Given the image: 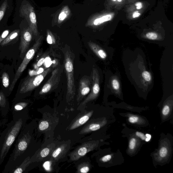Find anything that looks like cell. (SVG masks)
Instances as JSON below:
<instances>
[{"label": "cell", "mask_w": 173, "mask_h": 173, "mask_svg": "<svg viewBox=\"0 0 173 173\" xmlns=\"http://www.w3.org/2000/svg\"><path fill=\"white\" fill-rule=\"evenodd\" d=\"M9 31L8 30H5L0 36V45L3 42L7 37L9 34Z\"/></svg>", "instance_id": "cell-29"}, {"label": "cell", "mask_w": 173, "mask_h": 173, "mask_svg": "<svg viewBox=\"0 0 173 173\" xmlns=\"http://www.w3.org/2000/svg\"><path fill=\"white\" fill-rule=\"evenodd\" d=\"M90 170L89 164L87 163H82L78 166V172L81 173H87Z\"/></svg>", "instance_id": "cell-22"}, {"label": "cell", "mask_w": 173, "mask_h": 173, "mask_svg": "<svg viewBox=\"0 0 173 173\" xmlns=\"http://www.w3.org/2000/svg\"><path fill=\"white\" fill-rule=\"evenodd\" d=\"M96 146V144L92 142H87L82 144L70 154L71 160H78L84 156L88 153L93 150Z\"/></svg>", "instance_id": "cell-9"}, {"label": "cell", "mask_w": 173, "mask_h": 173, "mask_svg": "<svg viewBox=\"0 0 173 173\" xmlns=\"http://www.w3.org/2000/svg\"><path fill=\"white\" fill-rule=\"evenodd\" d=\"M47 42L50 44H54L56 42L54 36L49 30H47Z\"/></svg>", "instance_id": "cell-23"}, {"label": "cell", "mask_w": 173, "mask_h": 173, "mask_svg": "<svg viewBox=\"0 0 173 173\" xmlns=\"http://www.w3.org/2000/svg\"><path fill=\"white\" fill-rule=\"evenodd\" d=\"M66 144H62L56 148L52 153L51 159L56 161L62 158L66 152Z\"/></svg>", "instance_id": "cell-14"}, {"label": "cell", "mask_w": 173, "mask_h": 173, "mask_svg": "<svg viewBox=\"0 0 173 173\" xmlns=\"http://www.w3.org/2000/svg\"><path fill=\"white\" fill-rule=\"evenodd\" d=\"M20 12L22 16L25 17L29 25L33 34L38 35V31L37 27L36 16L34 8L28 2L23 4L21 6Z\"/></svg>", "instance_id": "cell-6"}, {"label": "cell", "mask_w": 173, "mask_h": 173, "mask_svg": "<svg viewBox=\"0 0 173 173\" xmlns=\"http://www.w3.org/2000/svg\"><path fill=\"white\" fill-rule=\"evenodd\" d=\"M29 104V102L26 101H16L13 105L11 109L12 113L20 112L27 109V107Z\"/></svg>", "instance_id": "cell-15"}, {"label": "cell", "mask_w": 173, "mask_h": 173, "mask_svg": "<svg viewBox=\"0 0 173 173\" xmlns=\"http://www.w3.org/2000/svg\"><path fill=\"white\" fill-rule=\"evenodd\" d=\"M168 153L167 148L165 147H163L160 150L159 154L160 156L162 157H165Z\"/></svg>", "instance_id": "cell-31"}, {"label": "cell", "mask_w": 173, "mask_h": 173, "mask_svg": "<svg viewBox=\"0 0 173 173\" xmlns=\"http://www.w3.org/2000/svg\"><path fill=\"white\" fill-rule=\"evenodd\" d=\"M8 5L7 1L5 0L2 4L1 7H0V21L3 18L4 15L5 14L6 10L7 9Z\"/></svg>", "instance_id": "cell-25"}, {"label": "cell", "mask_w": 173, "mask_h": 173, "mask_svg": "<svg viewBox=\"0 0 173 173\" xmlns=\"http://www.w3.org/2000/svg\"><path fill=\"white\" fill-rule=\"evenodd\" d=\"M112 18V17L111 15H104L101 17L95 19L93 22L94 25H100L105 22L110 20Z\"/></svg>", "instance_id": "cell-21"}, {"label": "cell", "mask_w": 173, "mask_h": 173, "mask_svg": "<svg viewBox=\"0 0 173 173\" xmlns=\"http://www.w3.org/2000/svg\"><path fill=\"white\" fill-rule=\"evenodd\" d=\"M51 164L50 163V162L48 161L46 162L44 164V167L45 168L46 170L49 171L50 170V168H51Z\"/></svg>", "instance_id": "cell-38"}, {"label": "cell", "mask_w": 173, "mask_h": 173, "mask_svg": "<svg viewBox=\"0 0 173 173\" xmlns=\"http://www.w3.org/2000/svg\"><path fill=\"white\" fill-rule=\"evenodd\" d=\"M142 77L144 80L147 81H150L151 79V76L150 74L148 72L145 71L142 74Z\"/></svg>", "instance_id": "cell-30"}, {"label": "cell", "mask_w": 173, "mask_h": 173, "mask_svg": "<svg viewBox=\"0 0 173 173\" xmlns=\"http://www.w3.org/2000/svg\"><path fill=\"white\" fill-rule=\"evenodd\" d=\"M136 139L135 138H132L130 140L129 144V148L130 149L133 150L136 145Z\"/></svg>", "instance_id": "cell-32"}, {"label": "cell", "mask_w": 173, "mask_h": 173, "mask_svg": "<svg viewBox=\"0 0 173 173\" xmlns=\"http://www.w3.org/2000/svg\"><path fill=\"white\" fill-rule=\"evenodd\" d=\"M20 30L17 29L13 31L2 42L1 45L2 46H4L7 44L8 43L10 42L14 39L17 38L18 36Z\"/></svg>", "instance_id": "cell-19"}, {"label": "cell", "mask_w": 173, "mask_h": 173, "mask_svg": "<svg viewBox=\"0 0 173 173\" xmlns=\"http://www.w3.org/2000/svg\"><path fill=\"white\" fill-rule=\"evenodd\" d=\"M2 80L4 86L5 88L8 87L9 85V77L7 73L4 72L3 73Z\"/></svg>", "instance_id": "cell-26"}, {"label": "cell", "mask_w": 173, "mask_h": 173, "mask_svg": "<svg viewBox=\"0 0 173 173\" xmlns=\"http://www.w3.org/2000/svg\"><path fill=\"white\" fill-rule=\"evenodd\" d=\"M129 121L130 123L134 124L137 123L139 120V118L135 116H131L129 118Z\"/></svg>", "instance_id": "cell-33"}, {"label": "cell", "mask_w": 173, "mask_h": 173, "mask_svg": "<svg viewBox=\"0 0 173 173\" xmlns=\"http://www.w3.org/2000/svg\"><path fill=\"white\" fill-rule=\"evenodd\" d=\"M147 38L150 40H154L157 38V35L155 33L149 32L146 34Z\"/></svg>", "instance_id": "cell-28"}, {"label": "cell", "mask_w": 173, "mask_h": 173, "mask_svg": "<svg viewBox=\"0 0 173 173\" xmlns=\"http://www.w3.org/2000/svg\"><path fill=\"white\" fill-rule=\"evenodd\" d=\"M91 83L89 77L83 76L79 83L78 94L77 96V102H79L82 100L90 91Z\"/></svg>", "instance_id": "cell-10"}, {"label": "cell", "mask_w": 173, "mask_h": 173, "mask_svg": "<svg viewBox=\"0 0 173 173\" xmlns=\"http://www.w3.org/2000/svg\"><path fill=\"white\" fill-rule=\"evenodd\" d=\"M140 15H141V14L137 11H136L133 13V18H137V17H139Z\"/></svg>", "instance_id": "cell-40"}, {"label": "cell", "mask_w": 173, "mask_h": 173, "mask_svg": "<svg viewBox=\"0 0 173 173\" xmlns=\"http://www.w3.org/2000/svg\"><path fill=\"white\" fill-rule=\"evenodd\" d=\"M32 124H26L20 133L16 141L14 148L3 172L12 173L16 167L28 157H32L33 137Z\"/></svg>", "instance_id": "cell-1"}, {"label": "cell", "mask_w": 173, "mask_h": 173, "mask_svg": "<svg viewBox=\"0 0 173 173\" xmlns=\"http://www.w3.org/2000/svg\"><path fill=\"white\" fill-rule=\"evenodd\" d=\"M112 159V156L111 155H105L102 158V161L104 162H106Z\"/></svg>", "instance_id": "cell-37"}, {"label": "cell", "mask_w": 173, "mask_h": 173, "mask_svg": "<svg viewBox=\"0 0 173 173\" xmlns=\"http://www.w3.org/2000/svg\"><path fill=\"white\" fill-rule=\"evenodd\" d=\"M122 1V0H118V1L119 2H121Z\"/></svg>", "instance_id": "cell-42"}, {"label": "cell", "mask_w": 173, "mask_h": 173, "mask_svg": "<svg viewBox=\"0 0 173 173\" xmlns=\"http://www.w3.org/2000/svg\"><path fill=\"white\" fill-rule=\"evenodd\" d=\"M135 6H136V8L138 10L141 9L142 7V4L141 2H137L135 4Z\"/></svg>", "instance_id": "cell-39"}, {"label": "cell", "mask_w": 173, "mask_h": 173, "mask_svg": "<svg viewBox=\"0 0 173 173\" xmlns=\"http://www.w3.org/2000/svg\"><path fill=\"white\" fill-rule=\"evenodd\" d=\"M170 111L169 107L167 105H166L163 109L162 113L164 116H167L169 113Z\"/></svg>", "instance_id": "cell-34"}, {"label": "cell", "mask_w": 173, "mask_h": 173, "mask_svg": "<svg viewBox=\"0 0 173 173\" xmlns=\"http://www.w3.org/2000/svg\"><path fill=\"white\" fill-rule=\"evenodd\" d=\"M64 67L67 77V102L73 99L76 93V88L74 75V67L73 58L68 51L64 55Z\"/></svg>", "instance_id": "cell-3"}, {"label": "cell", "mask_w": 173, "mask_h": 173, "mask_svg": "<svg viewBox=\"0 0 173 173\" xmlns=\"http://www.w3.org/2000/svg\"><path fill=\"white\" fill-rule=\"evenodd\" d=\"M31 157H28L22 163L13 170L12 173H23L26 172L32 162L30 160Z\"/></svg>", "instance_id": "cell-17"}, {"label": "cell", "mask_w": 173, "mask_h": 173, "mask_svg": "<svg viewBox=\"0 0 173 173\" xmlns=\"http://www.w3.org/2000/svg\"><path fill=\"white\" fill-rule=\"evenodd\" d=\"M27 109L12 113L13 119L0 135V166L4 162L13 144L27 123Z\"/></svg>", "instance_id": "cell-2"}, {"label": "cell", "mask_w": 173, "mask_h": 173, "mask_svg": "<svg viewBox=\"0 0 173 173\" xmlns=\"http://www.w3.org/2000/svg\"><path fill=\"white\" fill-rule=\"evenodd\" d=\"M6 122H7V120L6 119L2 120V121H0V129L4 125V124H5L6 123ZM1 131H0V135H1Z\"/></svg>", "instance_id": "cell-41"}, {"label": "cell", "mask_w": 173, "mask_h": 173, "mask_svg": "<svg viewBox=\"0 0 173 173\" xmlns=\"http://www.w3.org/2000/svg\"><path fill=\"white\" fill-rule=\"evenodd\" d=\"M112 1H116V0H112Z\"/></svg>", "instance_id": "cell-43"}, {"label": "cell", "mask_w": 173, "mask_h": 173, "mask_svg": "<svg viewBox=\"0 0 173 173\" xmlns=\"http://www.w3.org/2000/svg\"><path fill=\"white\" fill-rule=\"evenodd\" d=\"M33 33L29 27L24 28L21 32L19 46L21 54L25 53L31 42Z\"/></svg>", "instance_id": "cell-11"}, {"label": "cell", "mask_w": 173, "mask_h": 173, "mask_svg": "<svg viewBox=\"0 0 173 173\" xmlns=\"http://www.w3.org/2000/svg\"><path fill=\"white\" fill-rule=\"evenodd\" d=\"M93 85L91 93L80 105V107L86 106L88 103L95 99L100 91L99 76L97 69L93 68L92 72Z\"/></svg>", "instance_id": "cell-8"}, {"label": "cell", "mask_w": 173, "mask_h": 173, "mask_svg": "<svg viewBox=\"0 0 173 173\" xmlns=\"http://www.w3.org/2000/svg\"><path fill=\"white\" fill-rule=\"evenodd\" d=\"M93 113V111L88 112L78 117L70 126L69 130H72L83 125L88 121Z\"/></svg>", "instance_id": "cell-12"}, {"label": "cell", "mask_w": 173, "mask_h": 173, "mask_svg": "<svg viewBox=\"0 0 173 173\" xmlns=\"http://www.w3.org/2000/svg\"><path fill=\"white\" fill-rule=\"evenodd\" d=\"M43 39V36H41L37 39L32 47L28 50L25 54V58L22 62L21 64L19 66L18 70L16 72L14 78L11 84L10 91H12L14 89L17 81L20 78L22 74L25 69L28 63L33 58L36 52L40 47Z\"/></svg>", "instance_id": "cell-4"}, {"label": "cell", "mask_w": 173, "mask_h": 173, "mask_svg": "<svg viewBox=\"0 0 173 173\" xmlns=\"http://www.w3.org/2000/svg\"><path fill=\"white\" fill-rule=\"evenodd\" d=\"M9 103L3 92H0V111L2 117H6L10 111Z\"/></svg>", "instance_id": "cell-13"}, {"label": "cell", "mask_w": 173, "mask_h": 173, "mask_svg": "<svg viewBox=\"0 0 173 173\" xmlns=\"http://www.w3.org/2000/svg\"><path fill=\"white\" fill-rule=\"evenodd\" d=\"M45 57H42L41 58L40 60H39L38 62H37L36 66L37 68H38L39 67H40L45 62Z\"/></svg>", "instance_id": "cell-36"}, {"label": "cell", "mask_w": 173, "mask_h": 173, "mask_svg": "<svg viewBox=\"0 0 173 173\" xmlns=\"http://www.w3.org/2000/svg\"><path fill=\"white\" fill-rule=\"evenodd\" d=\"M70 10L68 6H65L61 10L58 17V22L61 23L64 21L69 16Z\"/></svg>", "instance_id": "cell-20"}, {"label": "cell", "mask_w": 173, "mask_h": 173, "mask_svg": "<svg viewBox=\"0 0 173 173\" xmlns=\"http://www.w3.org/2000/svg\"><path fill=\"white\" fill-rule=\"evenodd\" d=\"M112 85L114 89L118 90L119 88V83L117 80L114 79L112 81Z\"/></svg>", "instance_id": "cell-35"}, {"label": "cell", "mask_w": 173, "mask_h": 173, "mask_svg": "<svg viewBox=\"0 0 173 173\" xmlns=\"http://www.w3.org/2000/svg\"><path fill=\"white\" fill-rule=\"evenodd\" d=\"M49 126V122L46 120H43L40 122L38 125L39 131H43L47 130Z\"/></svg>", "instance_id": "cell-27"}, {"label": "cell", "mask_w": 173, "mask_h": 173, "mask_svg": "<svg viewBox=\"0 0 173 173\" xmlns=\"http://www.w3.org/2000/svg\"><path fill=\"white\" fill-rule=\"evenodd\" d=\"M51 70V68H48L38 75L30 76L25 79L21 85L19 93L23 95L33 90L41 84Z\"/></svg>", "instance_id": "cell-5"}, {"label": "cell", "mask_w": 173, "mask_h": 173, "mask_svg": "<svg viewBox=\"0 0 173 173\" xmlns=\"http://www.w3.org/2000/svg\"><path fill=\"white\" fill-rule=\"evenodd\" d=\"M88 44L90 49L100 58L102 59L106 58L107 54L106 52L96 44L90 41L88 43Z\"/></svg>", "instance_id": "cell-18"}, {"label": "cell", "mask_w": 173, "mask_h": 173, "mask_svg": "<svg viewBox=\"0 0 173 173\" xmlns=\"http://www.w3.org/2000/svg\"><path fill=\"white\" fill-rule=\"evenodd\" d=\"M63 70V67L61 66L57 68L52 71L50 78L39 92V95H43L49 93L57 87L60 80Z\"/></svg>", "instance_id": "cell-7"}, {"label": "cell", "mask_w": 173, "mask_h": 173, "mask_svg": "<svg viewBox=\"0 0 173 173\" xmlns=\"http://www.w3.org/2000/svg\"><path fill=\"white\" fill-rule=\"evenodd\" d=\"M136 135L138 137L140 138L142 141H145L146 142L149 141L152 138L151 135L149 134L144 135L143 133L141 132H137L136 133Z\"/></svg>", "instance_id": "cell-24"}, {"label": "cell", "mask_w": 173, "mask_h": 173, "mask_svg": "<svg viewBox=\"0 0 173 173\" xmlns=\"http://www.w3.org/2000/svg\"><path fill=\"white\" fill-rule=\"evenodd\" d=\"M102 124L99 122H91L87 124L80 131V134H85L97 131L101 127Z\"/></svg>", "instance_id": "cell-16"}]
</instances>
